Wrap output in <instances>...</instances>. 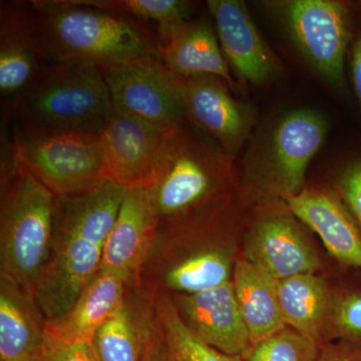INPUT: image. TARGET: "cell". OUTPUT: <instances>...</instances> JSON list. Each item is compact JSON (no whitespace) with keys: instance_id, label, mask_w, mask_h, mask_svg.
Returning a JSON list of instances; mask_svg holds the SVG:
<instances>
[{"instance_id":"1","label":"cell","mask_w":361,"mask_h":361,"mask_svg":"<svg viewBox=\"0 0 361 361\" xmlns=\"http://www.w3.org/2000/svg\"><path fill=\"white\" fill-rule=\"evenodd\" d=\"M189 121L167 133L146 184L159 226L203 212L235 196V158Z\"/></svg>"},{"instance_id":"2","label":"cell","mask_w":361,"mask_h":361,"mask_svg":"<svg viewBox=\"0 0 361 361\" xmlns=\"http://www.w3.org/2000/svg\"><path fill=\"white\" fill-rule=\"evenodd\" d=\"M32 6L52 63H80L103 71L159 54L157 39L134 18L80 0H37Z\"/></svg>"},{"instance_id":"3","label":"cell","mask_w":361,"mask_h":361,"mask_svg":"<svg viewBox=\"0 0 361 361\" xmlns=\"http://www.w3.org/2000/svg\"><path fill=\"white\" fill-rule=\"evenodd\" d=\"M54 199L11 154L6 158L0 195V275L30 292L51 251Z\"/></svg>"},{"instance_id":"4","label":"cell","mask_w":361,"mask_h":361,"mask_svg":"<svg viewBox=\"0 0 361 361\" xmlns=\"http://www.w3.org/2000/svg\"><path fill=\"white\" fill-rule=\"evenodd\" d=\"M11 111L23 122L92 135H101L115 111L103 71L71 63L49 66Z\"/></svg>"},{"instance_id":"5","label":"cell","mask_w":361,"mask_h":361,"mask_svg":"<svg viewBox=\"0 0 361 361\" xmlns=\"http://www.w3.org/2000/svg\"><path fill=\"white\" fill-rule=\"evenodd\" d=\"M329 123L312 109L289 111L252 145L244 168L251 198L284 201L304 189L310 161L325 141Z\"/></svg>"},{"instance_id":"6","label":"cell","mask_w":361,"mask_h":361,"mask_svg":"<svg viewBox=\"0 0 361 361\" xmlns=\"http://www.w3.org/2000/svg\"><path fill=\"white\" fill-rule=\"evenodd\" d=\"M9 153L56 197L82 193L106 177L99 135L20 121Z\"/></svg>"},{"instance_id":"7","label":"cell","mask_w":361,"mask_h":361,"mask_svg":"<svg viewBox=\"0 0 361 361\" xmlns=\"http://www.w3.org/2000/svg\"><path fill=\"white\" fill-rule=\"evenodd\" d=\"M297 51L325 84L343 85L349 42L348 9L336 0L271 2Z\"/></svg>"},{"instance_id":"8","label":"cell","mask_w":361,"mask_h":361,"mask_svg":"<svg viewBox=\"0 0 361 361\" xmlns=\"http://www.w3.org/2000/svg\"><path fill=\"white\" fill-rule=\"evenodd\" d=\"M114 110L167 133L187 120L184 78L166 68L159 54L103 71Z\"/></svg>"},{"instance_id":"9","label":"cell","mask_w":361,"mask_h":361,"mask_svg":"<svg viewBox=\"0 0 361 361\" xmlns=\"http://www.w3.org/2000/svg\"><path fill=\"white\" fill-rule=\"evenodd\" d=\"M298 221L283 201L258 204L243 258L275 280L315 273L319 257Z\"/></svg>"},{"instance_id":"10","label":"cell","mask_w":361,"mask_h":361,"mask_svg":"<svg viewBox=\"0 0 361 361\" xmlns=\"http://www.w3.org/2000/svg\"><path fill=\"white\" fill-rule=\"evenodd\" d=\"M104 247L78 237L52 236L49 258L32 288L45 319L63 317L102 267Z\"/></svg>"},{"instance_id":"11","label":"cell","mask_w":361,"mask_h":361,"mask_svg":"<svg viewBox=\"0 0 361 361\" xmlns=\"http://www.w3.org/2000/svg\"><path fill=\"white\" fill-rule=\"evenodd\" d=\"M32 2L0 4V92L13 103L49 68Z\"/></svg>"},{"instance_id":"12","label":"cell","mask_w":361,"mask_h":361,"mask_svg":"<svg viewBox=\"0 0 361 361\" xmlns=\"http://www.w3.org/2000/svg\"><path fill=\"white\" fill-rule=\"evenodd\" d=\"M184 84L187 120L235 158L253 132V110L233 96L222 78L198 75L184 78Z\"/></svg>"},{"instance_id":"13","label":"cell","mask_w":361,"mask_h":361,"mask_svg":"<svg viewBox=\"0 0 361 361\" xmlns=\"http://www.w3.org/2000/svg\"><path fill=\"white\" fill-rule=\"evenodd\" d=\"M207 6L226 61L240 80L262 85L279 75V59L259 32L245 2L209 0Z\"/></svg>"},{"instance_id":"14","label":"cell","mask_w":361,"mask_h":361,"mask_svg":"<svg viewBox=\"0 0 361 361\" xmlns=\"http://www.w3.org/2000/svg\"><path fill=\"white\" fill-rule=\"evenodd\" d=\"M161 337L155 297L133 283L92 344L97 361H148Z\"/></svg>"},{"instance_id":"15","label":"cell","mask_w":361,"mask_h":361,"mask_svg":"<svg viewBox=\"0 0 361 361\" xmlns=\"http://www.w3.org/2000/svg\"><path fill=\"white\" fill-rule=\"evenodd\" d=\"M190 331L208 345L244 358L250 336L240 312L233 281L192 294H169Z\"/></svg>"},{"instance_id":"16","label":"cell","mask_w":361,"mask_h":361,"mask_svg":"<svg viewBox=\"0 0 361 361\" xmlns=\"http://www.w3.org/2000/svg\"><path fill=\"white\" fill-rule=\"evenodd\" d=\"M159 221L145 186L127 188L115 225L104 243L101 270L135 283L148 256Z\"/></svg>"},{"instance_id":"17","label":"cell","mask_w":361,"mask_h":361,"mask_svg":"<svg viewBox=\"0 0 361 361\" xmlns=\"http://www.w3.org/2000/svg\"><path fill=\"white\" fill-rule=\"evenodd\" d=\"M165 133L114 111L99 135L106 177L123 187L146 186Z\"/></svg>"},{"instance_id":"18","label":"cell","mask_w":361,"mask_h":361,"mask_svg":"<svg viewBox=\"0 0 361 361\" xmlns=\"http://www.w3.org/2000/svg\"><path fill=\"white\" fill-rule=\"evenodd\" d=\"M292 214L322 239L339 262L361 269V235L341 197L323 188H304L284 199Z\"/></svg>"},{"instance_id":"19","label":"cell","mask_w":361,"mask_h":361,"mask_svg":"<svg viewBox=\"0 0 361 361\" xmlns=\"http://www.w3.org/2000/svg\"><path fill=\"white\" fill-rule=\"evenodd\" d=\"M157 45L161 61L178 77L213 75L224 80L231 89L236 87L215 26L208 21H184L159 33Z\"/></svg>"},{"instance_id":"20","label":"cell","mask_w":361,"mask_h":361,"mask_svg":"<svg viewBox=\"0 0 361 361\" xmlns=\"http://www.w3.org/2000/svg\"><path fill=\"white\" fill-rule=\"evenodd\" d=\"M126 191L127 188L106 177L82 193L56 197L52 236L78 237L104 247Z\"/></svg>"},{"instance_id":"21","label":"cell","mask_w":361,"mask_h":361,"mask_svg":"<svg viewBox=\"0 0 361 361\" xmlns=\"http://www.w3.org/2000/svg\"><path fill=\"white\" fill-rule=\"evenodd\" d=\"M45 334L47 319L32 292L0 275V361H33Z\"/></svg>"},{"instance_id":"22","label":"cell","mask_w":361,"mask_h":361,"mask_svg":"<svg viewBox=\"0 0 361 361\" xmlns=\"http://www.w3.org/2000/svg\"><path fill=\"white\" fill-rule=\"evenodd\" d=\"M127 286L123 277L99 270L66 314L47 320V331L68 343L92 342L122 302Z\"/></svg>"},{"instance_id":"23","label":"cell","mask_w":361,"mask_h":361,"mask_svg":"<svg viewBox=\"0 0 361 361\" xmlns=\"http://www.w3.org/2000/svg\"><path fill=\"white\" fill-rule=\"evenodd\" d=\"M232 281L251 346L287 329L278 300L277 280L241 258L235 264Z\"/></svg>"},{"instance_id":"24","label":"cell","mask_w":361,"mask_h":361,"mask_svg":"<svg viewBox=\"0 0 361 361\" xmlns=\"http://www.w3.org/2000/svg\"><path fill=\"white\" fill-rule=\"evenodd\" d=\"M277 294L286 326L319 342L332 301L325 280L315 273L277 280Z\"/></svg>"},{"instance_id":"25","label":"cell","mask_w":361,"mask_h":361,"mask_svg":"<svg viewBox=\"0 0 361 361\" xmlns=\"http://www.w3.org/2000/svg\"><path fill=\"white\" fill-rule=\"evenodd\" d=\"M155 302L164 339L177 361H244L227 355L195 336L182 322L168 293L157 294Z\"/></svg>"},{"instance_id":"26","label":"cell","mask_w":361,"mask_h":361,"mask_svg":"<svg viewBox=\"0 0 361 361\" xmlns=\"http://www.w3.org/2000/svg\"><path fill=\"white\" fill-rule=\"evenodd\" d=\"M85 6L97 7L134 18L155 21L159 32L189 20L191 2L183 0H80Z\"/></svg>"},{"instance_id":"27","label":"cell","mask_w":361,"mask_h":361,"mask_svg":"<svg viewBox=\"0 0 361 361\" xmlns=\"http://www.w3.org/2000/svg\"><path fill=\"white\" fill-rule=\"evenodd\" d=\"M319 351L318 342L285 329L251 346L244 361H316Z\"/></svg>"},{"instance_id":"28","label":"cell","mask_w":361,"mask_h":361,"mask_svg":"<svg viewBox=\"0 0 361 361\" xmlns=\"http://www.w3.org/2000/svg\"><path fill=\"white\" fill-rule=\"evenodd\" d=\"M326 334L348 341H361V292L332 298L324 336Z\"/></svg>"},{"instance_id":"29","label":"cell","mask_w":361,"mask_h":361,"mask_svg":"<svg viewBox=\"0 0 361 361\" xmlns=\"http://www.w3.org/2000/svg\"><path fill=\"white\" fill-rule=\"evenodd\" d=\"M33 361H97L92 342L68 343L47 331L39 353Z\"/></svg>"},{"instance_id":"30","label":"cell","mask_w":361,"mask_h":361,"mask_svg":"<svg viewBox=\"0 0 361 361\" xmlns=\"http://www.w3.org/2000/svg\"><path fill=\"white\" fill-rule=\"evenodd\" d=\"M336 191L361 226V160L353 161L339 173Z\"/></svg>"},{"instance_id":"31","label":"cell","mask_w":361,"mask_h":361,"mask_svg":"<svg viewBox=\"0 0 361 361\" xmlns=\"http://www.w3.org/2000/svg\"><path fill=\"white\" fill-rule=\"evenodd\" d=\"M316 361H361V349L348 344L324 346Z\"/></svg>"},{"instance_id":"32","label":"cell","mask_w":361,"mask_h":361,"mask_svg":"<svg viewBox=\"0 0 361 361\" xmlns=\"http://www.w3.org/2000/svg\"><path fill=\"white\" fill-rule=\"evenodd\" d=\"M351 71L355 94L361 106V35L353 47Z\"/></svg>"},{"instance_id":"33","label":"cell","mask_w":361,"mask_h":361,"mask_svg":"<svg viewBox=\"0 0 361 361\" xmlns=\"http://www.w3.org/2000/svg\"><path fill=\"white\" fill-rule=\"evenodd\" d=\"M148 361H177L175 360L174 355L171 353L170 348L166 343L164 336L161 337L158 345L156 346L155 350L152 353L151 357Z\"/></svg>"}]
</instances>
